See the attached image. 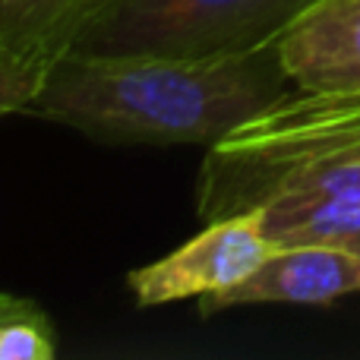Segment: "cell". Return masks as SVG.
<instances>
[{"label":"cell","mask_w":360,"mask_h":360,"mask_svg":"<svg viewBox=\"0 0 360 360\" xmlns=\"http://www.w3.org/2000/svg\"><path fill=\"white\" fill-rule=\"evenodd\" d=\"M0 57H16V54H10V51H6L4 44H0ZM29 63H32V60H29Z\"/></svg>","instance_id":"13"},{"label":"cell","mask_w":360,"mask_h":360,"mask_svg":"<svg viewBox=\"0 0 360 360\" xmlns=\"http://www.w3.org/2000/svg\"><path fill=\"white\" fill-rule=\"evenodd\" d=\"M310 4L313 0H95L67 51L168 57L243 51L275 41Z\"/></svg>","instance_id":"3"},{"label":"cell","mask_w":360,"mask_h":360,"mask_svg":"<svg viewBox=\"0 0 360 360\" xmlns=\"http://www.w3.org/2000/svg\"><path fill=\"white\" fill-rule=\"evenodd\" d=\"M278 57L294 89H360V0H313L278 35Z\"/></svg>","instance_id":"6"},{"label":"cell","mask_w":360,"mask_h":360,"mask_svg":"<svg viewBox=\"0 0 360 360\" xmlns=\"http://www.w3.org/2000/svg\"><path fill=\"white\" fill-rule=\"evenodd\" d=\"M278 193H304V196L338 199V202H360V158L304 171V174L288 180ZM278 193H275V196H278Z\"/></svg>","instance_id":"9"},{"label":"cell","mask_w":360,"mask_h":360,"mask_svg":"<svg viewBox=\"0 0 360 360\" xmlns=\"http://www.w3.org/2000/svg\"><path fill=\"white\" fill-rule=\"evenodd\" d=\"M360 291V256L342 247H275L240 285L199 300L202 316L253 304H332Z\"/></svg>","instance_id":"5"},{"label":"cell","mask_w":360,"mask_h":360,"mask_svg":"<svg viewBox=\"0 0 360 360\" xmlns=\"http://www.w3.org/2000/svg\"><path fill=\"white\" fill-rule=\"evenodd\" d=\"M44 79V67L29 63L22 57H0V117L25 114Z\"/></svg>","instance_id":"11"},{"label":"cell","mask_w":360,"mask_h":360,"mask_svg":"<svg viewBox=\"0 0 360 360\" xmlns=\"http://www.w3.org/2000/svg\"><path fill=\"white\" fill-rule=\"evenodd\" d=\"M57 351L44 310L6 319L0 326V360H51Z\"/></svg>","instance_id":"10"},{"label":"cell","mask_w":360,"mask_h":360,"mask_svg":"<svg viewBox=\"0 0 360 360\" xmlns=\"http://www.w3.org/2000/svg\"><path fill=\"white\" fill-rule=\"evenodd\" d=\"M41 307H35L32 300L22 297H10V294H0V326L6 319H16V316H29V313H38Z\"/></svg>","instance_id":"12"},{"label":"cell","mask_w":360,"mask_h":360,"mask_svg":"<svg viewBox=\"0 0 360 360\" xmlns=\"http://www.w3.org/2000/svg\"><path fill=\"white\" fill-rule=\"evenodd\" d=\"M272 250L259 212H237L205 221V228L174 253L133 269L127 285L139 307H162L190 297L202 300L240 285Z\"/></svg>","instance_id":"4"},{"label":"cell","mask_w":360,"mask_h":360,"mask_svg":"<svg viewBox=\"0 0 360 360\" xmlns=\"http://www.w3.org/2000/svg\"><path fill=\"white\" fill-rule=\"evenodd\" d=\"M291 89L278 38L205 57L67 51L25 114L111 146H215Z\"/></svg>","instance_id":"1"},{"label":"cell","mask_w":360,"mask_h":360,"mask_svg":"<svg viewBox=\"0 0 360 360\" xmlns=\"http://www.w3.org/2000/svg\"><path fill=\"white\" fill-rule=\"evenodd\" d=\"M351 158H360V89H291L209 146L196 177V212L202 221L250 212L291 177Z\"/></svg>","instance_id":"2"},{"label":"cell","mask_w":360,"mask_h":360,"mask_svg":"<svg viewBox=\"0 0 360 360\" xmlns=\"http://www.w3.org/2000/svg\"><path fill=\"white\" fill-rule=\"evenodd\" d=\"M95 0H0V44L48 70Z\"/></svg>","instance_id":"8"},{"label":"cell","mask_w":360,"mask_h":360,"mask_svg":"<svg viewBox=\"0 0 360 360\" xmlns=\"http://www.w3.org/2000/svg\"><path fill=\"white\" fill-rule=\"evenodd\" d=\"M256 212L272 247L323 243V247H342L360 256V202L278 193L256 205Z\"/></svg>","instance_id":"7"}]
</instances>
